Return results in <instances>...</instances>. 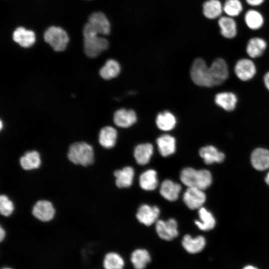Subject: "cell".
<instances>
[{
  "mask_svg": "<svg viewBox=\"0 0 269 269\" xmlns=\"http://www.w3.org/2000/svg\"><path fill=\"white\" fill-rule=\"evenodd\" d=\"M1 269H13L10 267H3L1 268Z\"/></svg>",
  "mask_w": 269,
  "mask_h": 269,
  "instance_id": "cell-42",
  "label": "cell"
},
{
  "mask_svg": "<svg viewBox=\"0 0 269 269\" xmlns=\"http://www.w3.org/2000/svg\"><path fill=\"white\" fill-rule=\"evenodd\" d=\"M41 163L40 155L36 150L26 152L19 159L21 167L25 170L29 171L38 168Z\"/></svg>",
  "mask_w": 269,
  "mask_h": 269,
  "instance_id": "cell-19",
  "label": "cell"
},
{
  "mask_svg": "<svg viewBox=\"0 0 269 269\" xmlns=\"http://www.w3.org/2000/svg\"><path fill=\"white\" fill-rule=\"evenodd\" d=\"M155 229L158 236L166 241H171L178 235L177 222L172 218L165 221L157 220L156 222Z\"/></svg>",
  "mask_w": 269,
  "mask_h": 269,
  "instance_id": "cell-9",
  "label": "cell"
},
{
  "mask_svg": "<svg viewBox=\"0 0 269 269\" xmlns=\"http://www.w3.org/2000/svg\"><path fill=\"white\" fill-rule=\"evenodd\" d=\"M44 38L56 51L64 50L69 42L66 31L59 27L51 26L44 32Z\"/></svg>",
  "mask_w": 269,
  "mask_h": 269,
  "instance_id": "cell-4",
  "label": "cell"
},
{
  "mask_svg": "<svg viewBox=\"0 0 269 269\" xmlns=\"http://www.w3.org/2000/svg\"><path fill=\"white\" fill-rule=\"evenodd\" d=\"M103 265L105 269H123L125 261L119 254L110 252L105 256Z\"/></svg>",
  "mask_w": 269,
  "mask_h": 269,
  "instance_id": "cell-34",
  "label": "cell"
},
{
  "mask_svg": "<svg viewBox=\"0 0 269 269\" xmlns=\"http://www.w3.org/2000/svg\"><path fill=\"white\" fill-rule=\"evenodd\" d=\"M243 4L240 0H226L223 4V11L227 16L233 17L242 11Z\"/></svg>",
  "mask_w": 269,
  "mask_h": 269,
  "instance_id": "cell-35",
  "label": "cell"
},
{
  "mask_svg": "<svg viewBox=\"0 0 269 269\" xmlns=\"http://www.w3.org/2000/svg\"><path fill=\"white\" fill-rule=\"evenodd\" d=\"M199 217L200 221H195V224L202 231H209L213 229L216 221L212 214L205 208L201 207L199 210Z\"/></svg>",
  "mask_w": 269,
  "mask_h": 269,
  "instance_id": "cell-31",
  "label": "cell"
},
{
  "mask_svg": "<svg viewBox=\"0 0 269 269\" xmlns=\"http://www.w3.org/2000/svg\"><path fill=\"white\" fill-rule=\"evenodd\" d=\"M83 36L85 53L91 58L97 57L108 47V41L104 37L95 34H85Z\"/></svg>",
  "mask_w": 269,
  "mask_h": 269,
  "instance_id": "cell-6",
  "label": "cell"
},
{
  "mask_svg": "<svg viewBox=\"0 0 269 269\" xmlns=\"http://www.w3.org/2000/svg\"><path fill=\"white\" fill-rule=\"evenodd\" d=\"M235 73L241 80L248 81L255 76L256 68L254 62L248 59L239 60L235 66Z\"/></svg>",
  "mask_w": 269,
  "mask_h": 269,
  "instance_id": "cell-12",
  "label": "cell"
},
{
  "mask_svg": "<svg viewBox=\"0 0 269 269\" xmlns=\"http://www.w3.org/2000/svg\"><path fill=\"white\" fill-rule=\"evenodd\" d=\"M181 190V186L179 184L166 179L160 185V194L167 200L174 201L178 199Z\"/></svg>",
  "mask_w": 269,
  "mask_h": 269,
  "instance_id": "cell-17",
  "label": "cell"
},
{
  "mask_svg": "<svg viewBox=\"0 0 269 269\" xmlns=\"http://www.w3.org/2000/svg\"><path fill=\"white\" fill-rule=\"evenodd\" d=\"M244 21L248 28L256 30L262 27L264 23V18L260 11L251 9L246 12Z\"/></svg>",
  "mask_w": 269,
  "mask_h": 269,
  "instance_id": "cell-29",
  "label": "cell"
},
{
  "mask_svg": "<svg viewBox=\"0 0 269 269\" xmlns=\"http://www.w3.org/2000/svg\"><path fill=\"white\" fill-rule=\"evenodd\" d=\"M117 132L113 127L106 126L103 128L99 133L100 144L106 148L113 147L116 142Z\"/></svg>",
  "mask_w": 269,
  "mask_h": 269,
  "instance_id": "cell-25",
  "label": "cell"
},
{
  "mask_svg": "<svg viewBox=\"0 0 269 269\" xmlns=\"http://www.w3.org/2000/svg\"><path fill=\"white\" fill-rule=\"evenodd\" d=\"M159 214L160 210L157 206L143 204L138 208L136 216L139 222L149 226L157 221Z\"/></svg>",
  "mask_w": 269,
  "mask_h": 269,
  "instance_id": "cell-11",
  "label": "cell"
},
{
  "mask_svg": "<svg viewBox=\"0 0 269 269\" xmlns=\"http://www.w3.org/2000/svg\"><path fill=\"white\" fill-rule=\"evenodd\" d=\"M199 154L206 164H211L214 162L220 163L223 162L225 158L224 154L212 145L201 148L199 150Z\"/></svg>",
  "mask_w": 269,
  "mask_h": 269,
  "instance_id": "cell-21",
  "label": "cell"
},
{
  "mask_svg": "<svg viewBox=\"0 0 269 269\" xmlns=\"http://www.w3.org/2000/svg\"><path fill=\"white\" fill-rule=\"evenodd\" d=\"M180 180L187 187H196L204 190L212 183V175L206 169L196 170L192 167H186L182 170Z\"/></svg>",
  "mask_w": 269,
  "mask_h": 269,
  "instance_id": "cell-1",
  "label": "cell"
},
{
  "mask_svg": "<svg viewBox=\"0 0 269 269\" xmlns=\"http://www.w3.org/2000/svg\"><path fill=\"white\" fill-rule=\"evenodd\" d=\"M183 200L189 209H200L205 202L206 195L202 190L196 187H187L183 194Z\"/></svg>",
  "mask_w": 269,
  "mask_h": 269,
  "instance_id": "cell-10",
  "label": "cell"
},
{
  "mask_svg": "<svg viewBox=\"0 0 269 269\" xmlns=\"http://www.w3.org/2000/svg\"><path fill=\"white\" fill-rule=\"evenodd\" d=\"M243 269H258L254 266L249 265V266H247L245 267Z\"/></svg>",
  "mask_w": 269,
  "mask_h": 269,
  "instance_id": "cell-40",
  "label": "cell"
},
{
  "mask_svg": "<svg viewBox=\"0 0 269 269\" xmlns=\"http://www.w3.org/2000/svg\"><path fill=\"white\" fill-rule=\"evenodd\" d=\"M136 120V115L132 110L120 109L116 111L114 115V123L121 128H129L134 125Z\"/></svg>",
  "mask_w": 269,
  "mask_h": 269,
  "instance_id": "cell-13",
  "label": "cell"
},
{
  "mask_svg": "<svg viewBox=\"0 0 269 269\" xmlns=\"http://www.w3.org/2000/svg\"><path fill=\"white\" fill-rule=\"evenodd\" d=\"M139 183L140 187L145 190H154L158 185L156 171L153 169L144 171L139 176Z\"/></svg>",
  "mask_w": 269,
  "mask_h": 269,
  "instance_id": "cell-30",
  "label": "cell"
},
{
  "mask_svg": "<svg viewBox=\"0 0 269 269\" xmlns=\"http://www.w3.org/2000/svg\"><path fill=\"white\" fill-rule=\"evenodd\" d=\"M14 209L12 201L4 194H1L0 196V213L4 217L10 216Z\"/></svg>",
  "mask_w": 269,
  "mask_h": 269,
  "instance_id": "cell-36",
  "label": "cell"
},
{
  "mask_svg": "<svg viewBox=\"0 0 269 269\" xmlns=\"http://www.w3.org/2000/svg\"><path fill=\"white\" fill-rule=\"evenodd\" d=\"M209 72L212 87L221 85L229 76L227 64L223 59L220 58L213 61L209 67Z\"/></svg>",
  "mask_w": 269,
  "mask_h": 269,
  "instance_id": "cell-7",
  "label": "cell"
},
{
  "mask_svg": "<svg viewBox=\"0 0 269 269\" xmlns=\"http://www.w3.org/2000/svg\"><path fill=\"white\" fill-rule=\"evenodd\" d=\"M114 175L116 177V185L119 188H128L133 183L134 170L132 167L127 166L115 171Z\"/></svg>",
  "mask_w": 269,
  "mask_h": 269,
  "instance_id": "cell-23",
  "label": "cell"
},
{
  "mask_svg": "<svg viewBox=\"0 0 269 269\" xmlns=\"http://www.w3.org/2000/svg\"><path fill=\"white\" fill-rule=\"evenodd\" d=\"M264 81L266 88L269 90V71L264 75Z\"/></svg>",
  "mask_w": 269,
  "mask_h": 269,
  "instance_id": "cell-38",
  "label": "cell"
},
{
  "mask_svg": "<svg viewBox=\"0 0 269 269\" xmlns=\"http://www.w3.org/2000/svg\"><path fill=\"white\" fill-rule=\"evenodd\" d=\"M215 102L218 106L226 111L230 112L235 109L237 98L233 93L221 92L216 95Z\"/></svg>",
  "mask_w": 269,
  "mask_h": 269,
  "instance_id": "cell-24",
  "label": "cell"
},
{
  "mask_svg": "<svg viewBox=\"0 0 269 269\" xmlns=\"http://www.w3.org/2000/svg\"><path fill=\"white\" fill-rule=\"evenodd\" d=\"M120 71L119 63L115 60L109 59L100 69L99 73L103 79L110 80L118 76Z\"/></svg>",
  "mask_w": 269,
  "mask_h": 269,
  "instance_id": "cell-33",
  "label": "cell"
},
{
  "mask_svg": "<svg viewBox=\"0 0 269 269\" xmlns=\"http://www.w3.org/2000/svg\"><path fill=\"white\" fill-rule=\"evenodd\" d=\"M251 161L257 170H264L269 168V151L263 148H257L251 154Z\"/></svg>",
  "mask_w": 269,
  "mask_h": 269,
  "instance_id": "cell-15",
  "label": "cell"
},
{
  "mask_svg": "<svg viewBox=\"0 0 269 269\" xmlns=\"http://www.w3.org/2000/svg\"><path fill=\"white\" fill-rule=\"evenodd\" d=\"M246 2L252 6H257L262 4L265 0H245Z\"/></svg>",
  "mask_w": 269,
  "mask_h": 269,
  "instance_id": "cell-37",
  "label": "cell"
},
{
  "mask_svg": "<svg viewBox=\"0 0 269 269\" xmlns=\"http://www.w3.org/2000/svg\"><path fill=\"white\" fill-rule=\"evenodd\" d=\"M190 76L196 85L211 87L209 67L203 59L197 58L194 60L191 67Z\"/></svg>",
  "mask_w": 269,
  "mask_h": 269,
  "instance_id": "cell-5",
  "label": "cell"
},
{
  "mask_svg": "<svg viewBox=\"0 0 269 269\" xmlns=\"http://www.w3.org/2000/svg\"><path fill=\"white\" fill-rule=\"evenodd\" d=\"M218 24L221 34L225 38L232 39L237 34V25L233 17L221 16L218 19Z\"/></svg>",
  "mask_w": 269,
  "mask_h": 269,
  "instance_id": "cell-14",
  "label": "cell"
},
{
  "mask_svg": "<svg viewBox=\"0 0 269 269\" xmlns=\"http://www.w3.org/2000/svg\"><path fill=\"white\" fill-rule=\"evenodd\" d=\"M176 124V118L169 111L159 113L156 118V126L162 131H170L175 127Z\"/></svg>",
  "mask_w": 269,
  "mask_h": 269,
  "instance_id": "cell-32",
  "label": "cell"
},
{
  "mask_svg": "<svg viewBox=\"0 0 269 269\" xmlns=\"http://www.w3.org/2000/svg\"><path fill=\"white\" fill-rule=\"evenodd\" d=\"M6 234H5V231L4 230V228L0 226V241L2 242L5 238Z\"/></svg>",
  "mask_w": 269,
  "mask_h": 269,
  "instance_id": "cell-39",
  "label": "cell"
},
{
  "mask_svg": "<svg viewBox=\"0 0 269 269\" xmlns=\"http://www.w3.org/2000/svg\"><path fill=\"white\" fill-rule=\"evenodd\" d=\"M110 29V22L105 14L95 12L89 16L88 22L84 27L83 34L108 35Z\"/></svg>",
  "mask_w": 269,
  "mask_h": 269,
  "instance_id": "cell-3",
  "label": "cell"
},
{
  "mask_svg": "<svg viewBox=\"0 0 269 269\" xmlns=\"http://www.w3.org/2000/svg\"><path fill=\"white\" fill-rule=\"evenodd\" d=\"M130 260L135 269H144L150 262L151 257L147 250L138 249L133 252Z\"/></svg>",
  "mask_w": 269,
  "mask_h": 269,
  "instance_id": "cell-28",
  "label": "cell"
},
{
  "mask_svg": "<svg viewBox=\"0 0 269 269\" xmlns=\"http://www.w3.org/2000/svg\"><path fill=\"white\" fill-rule=\"evenodd\" d=\"M267 47L266 41L261 37H254L249 39L246 46L248 55L253 58L261 56Z\"/></svg>",
  "mask_w": 269,
  "mask_h": 269,
  "instance_id": "cell-20",
  "label": "cell"
},
{
  "mask_svg": "<svg viewBox=\"0 0 269 269\" xmlns=\"http://www.w3.org/2000/svg\"><path fill=\"white\" fill-rule=\"evenodd\" d=\"M223 12V4L219 0H208L203 4L204 16L210 19L219 18Z\"/></svg>",
  "mask_w": 269,
  "mask_h": 269,
  "instance_id": "cell-26",
  "label": "cell"
},
{
  "mask_svg": "<svg viewBox=\"0 0 269 269\" xmlns=\"http://www.w3.org/2000/svg\"><path fill=\"white\" fill-rule=\"evenodd\" d=\"M67 157L75 165L87 166L94 161L93 147L85 142H76L71 144L68 149Z\"/></svg>",
  "mask_w": 269,
  "mask_h": 269,
  "instance_id": "cell-2",
  "label": "cell"
},
{
  "mask_svg": "<svg viewBox=\"0 0 269 269\" xmlns=\"http://www.w3.org/2000/svg\"><path fill=\"white\" fill-rule=\"evenodd\" d=\"M265 181L267 184H268L269 185V172L267 174L266 176V177L265 178Z\"/></svg>",
  "mask_w": 269,
  "mask_h": 269,
  "instance_id": "cell-41",
  "label": "cell"
},
{
  "mask_svg": "<svg viewBox=\"0 0 269 269\" xmlns=\"http://www.w3.org/2000/svg\"><path fill=\"white\" fill-rule=\"evenodd\" d=\"M13 40L22 47L31 46L35 41V35L33 31L26 30L22 27L17 28L13 32Z\"/></svg>",
  "mask_w": 269,
  "mask_h": 269,
  "instance_id": "cell-18",
  "label": "cell"
},
{
  "mask_svg": "<svg viewBox=\"0 0 269 269\" xmlns=\"http://www.w3.org/2000/svg\"><path fill=\"white\" fill-rule=\"evenodd\" d=\"M156 143L160 154L164 157L168 156L175 151L176 141L174 137L164 134L156 139Z\"/></svg>",
  "mask_w": 269,
  "mask_h": 269,
  "instance_id": "cell-22",
  "label": "cell"
},
{
  "mask_svg": "<svg viewBox=\"0 0 269 269\" xmlns=\"http://www.w3.org/2000/svg\"><path fill=\"white\" fill-rule=\"evenodd\" d=\"M153 147L149 143L137 145L134 150V157L136 162L140 165H145L148 163L152 155Z\"/></svg>",
  "mask_w": 269,
  "mask_h": 269,
  "instance_id": "cell-27",
  "label": "cell"
},
{
  "mask_svg": "<svg viewBox=\"0 0 269 269\" xmlns=\"http://www.w3.org/2000/svg\"><path fill=\"white\" fill-rule=\"evenodd\" d=\"M32 214L38 220L47 222L54 218L55 209L50 201L47 200H39L33 205Z\"/></svg>",
  "mask_w": 269,
  "mask_h": 269,
  "instance_id": "cell-8",
  "label": "cell"
},
{
  "mask_svg": "<svg viewBox=\"0 0 269 269\" xmlns=\"http://www.w3.org/2000/svg\"><path fill=\"white\" fill-rule=\"evenodd\" d=\"M206 245L205 238L202 236L195 238L190 235H185L182 240V245L184 249L190 254H197L201 252Z\"/></svg>",
  "mask_w": 269,
  "mask_h": 269,
  "instance_id": "cell-16",
  "label": "cell"
}]
</instances>
